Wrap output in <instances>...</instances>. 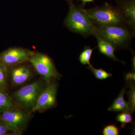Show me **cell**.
<instances>
[{
  "label": "cell",
  "mask_w": 135,
  "mask_h": 135,
  "mask_svg": "<svg viewBox=\"0 0 135 135\" xmlns=\"http://www.w3.org/2000/svg\"><path fill=\"white\" fill-rule=\"evenodd\" d=\"M11 71V81L16 85H20L26 82L32 75L30 69L25 66H16Z\"/></svg>",
  "instance_id": "obj_10"
},
{
  "label": "cell",
  "mask_w": 135,
  "mask_h": 135,
  "mask_svg": "<svg viewBox=\"0 0 135 135\" xmlns=\"http://www.w3.org/2000/svg\"><path fill=\"white\" fill-rule=\"evenodd\" d=\"M128 111H125L119 113L116 117V120L122 124V127H125L127 123H130L133 120L132 115Z\"/></svg>",
  "instance_id": "obj_17"
},
{
  "label": "cell",
  "mask_w": 135,
  "mask_h": 135,
  "mask_svg": "<svg viewBox=\"0 0 135 135\" xmlns=\"http://www.w3.org/2000/svg\"><path fill=\"white\" fill-rule=\"evenodd\" d=\"M127 86L129 88V90L127 92L128 98L129 109V112L133 113L135 110V86L134 81L129 80L127 81Z\"/></svg>",
  "instance_id": "obj_14"
},
{
  "label": "cell",
  "mask_w": 135,
  "mask_h": 135,
  "mask_svg": "<svg viewBox=\"0 0 135 135\" xmlns=\"http://www.w3.org/2000/svg\"><path fill=\"white\" fill-rule=\"evenodd\" d=\"M83 3V4H85V3H86L87 2H94V0H80Z\"/></svg>",
  "instance_id": "obj_22"
},
{
  "label": "cell",
  "mask_w": 135,
  "mask_h": 135,
  "mask_svg": "<svg viewBox=\"0 0 135 135\" xmlns=\"http://www.w3.org/2000/svg\"><path fill=\"white\" fill-rule=\"evenodd\" d=\"M47 83L39 80L26 85L15 92L12 95V99L15 104L30 113Z\"/></svg>",
  "instance_id": "obj_3"
},
{
  "label": "cell",
  "mask_w": 135,
  "mask_h": 135,
  "mask_svg": "<svg viewBox=\"0 0 135 135\" xmlns=\"http://www.w3.org/2000/svg\"><path fill=\"white\" fill-rule=\"evenodd\" d=\"M66 1H67L68 3H70L72 2V0H66Z\"/></svg>",
  "instance_id": "obj_23"
},
{
  "label": "cell",
  "mask_w": 135,
  "mask_h": 135,
  "mask_svg": "<svg viewBox=\"0 0 135 135\" xmlns=\"http://www.w3.org/2000/svg\"><path fill=\"white\" fill-rule=\"evenodd\" d=\"M9 130L5 124L0 121V135H6Z\"/></svg>",
  "instance_id": "obj_20"
},
{
  "label": "cell",
  "mask_w": 135,
  "mask_h": 135,
  "mask_svg": "<svg viewBox=\"0 0 135 135\" xmlns=\"http://www.w3.org/2000/svg\"><path fill=\"white\" fill-rule=\"evenodd\" d=\"M0 115V120L4 123L12 134L20 135L22 134L28 124L30 114L26 111L17 108L3 112Z\"/></svg>",
  "instance_id": "obj_6"
},
{
  "label": "cell",
  "mask_w": 135,
  "mask_h": 135,
  "mask_svg": "<svg viewBox=\"0 0 135 135\" xmlns=\"http://www.w3.org/2000/svg\"><path fill=\"white\" fill-rule=\"evenodd\" d=\"M17 108L13 99L9 96L5 90L0 88V112Z\"/></svg>",
  "instance_id": "obj_13"
},
{
  "label": "cell",
  "mask_w": 135,
  "mask_h": 135,
  "mask_svg": "<svg viewBox=\"0 0 135 135\" xmlns=\"http://www.w3.org/2000/svg\"><path fill=\"white\" fill-rule=\"evenodd\" d=\"M92 34L112 44L114 47L125 46L131 38V34L122 26L95 25Z\"/></svg>",
  "instance_id": "obj_4"
},
{
  "label": "cell",
  "mask_w": 135,
  "mask_h": 135,
  "mask_svg": "<svg viewBox=\"0 0 135 135\" xmlns=\"http://www.w3.org/2000/svg\"><path fill=\"white\" fill-rule=\"evenodd\" d=\"M126 90V88L124 87L122 89L120 93L114 99L112 105L108 108V111L115 112H129L128 103L125 100L124 98Z\"/></svg>",
  "instance_id": "obj_12"
},
{
  "label": "cell",
  "mask_w": 135,
  "mask_h": 135,
  "mask_svg": "<svg viewBox=\"0 0 135 135\" xmlns=\"http://www.w3.org/2000/svg\"><path fill=\"white\" fill-rule=\"evenodd\" d=\"M86 11L89 18L97 26H122L126 23L119 8L112 7L107 3Z\"/></svg>",
  "instance_id": "obj_2"
},
{
  "label": "cell",
  "mask_w": 135,
  "mask_h": 135,
  "mask_svg": "<svg viewBox=\"0 0 135 135\" xmlns=\"http://www.w3.org/2000/svg\"><path fill=\"white\" fill-rule=\"evenodd\" d=\"M87 68L91 71L94 74V76L97 79L103 80L108 79L112 76V74L111 73L107 72L105 70H103L102 68L96 69L92 65L87 66Z\"/></svg>",
  "instance_id": "obj_16"
},
{
  "label": "cell",
  "mask_w": 135,
  "mask_h": 135,
  "mask_svg": "<svg viewBox=\"0 0 135 135\" xmlns=\"http://www.w3.org/2000/svg\"><path fill=\"white\" fill-rule=\"evenodd\" d=\"M119 9L124 16L126 23L134 28L135 23V0H118Z\"/></svg>",
  "instance_id": "obj_9"
},
{
  "label": "cell",
  "mask_w": 135,
  "mask_h": 135,
  "mask_svg": "<svg viewBox=\"0 0 135 135\" xmlns=\"http://www.w3.org/2000/svg\"><path fill=\"white\" fill-rule=\"evenodd\" d=\"M95 37L97 40L98 49L101 54L104 55L114 61L118 60L125 64V63L124 62L120 61L116 57L114 54L115 48L112 44L101 39L99 36H96Z\"/></svg>",
  "instance_id": "obj_11"
},
{
  "label": "cell",
  "mask_w": 135,
  "mask_h": 135,
  "mask_svg": "<svg viewBox=\"0 0 135 135\" xmlns=\"http://www.w3.org/2000/svg\"><path fill=\"white\" fill-rule=\"evenodd\" d=\"M102 133L104 135H118L119 133V130L115 125L111 124L105 126Z\"/></svg>",
  "instance_id": "obj_19"
},
{
  "label": "cell",
  "mask_w": 135,
  "mask_h": 135,
  "mask_svg": "<svg viewBox=\"0 0 135 135\" xmlns=\"http://www.w3.org/2000/svg\"><path fill=\"white\" fill-rule=\"evenodd\" d=\"M96 48L91 49L89 46H85L84 50L80 53L79 57L80 62L84 65H88L89 66L91 65L90 64V59L93 50Z\"/></svg>",
  "instance_id": "obj_15"
},
{
  "label": "cell",
  "mask_w": 135,
  "mask_h": 135,
  "mask_svg": "<svg viewBox=\"0 0 135 135\" xmlns=\"http://www.w3.org/2000/svg\"><path fill=\"white\" fill-rule=\"evenodd\" d=\"M33 51L20 47L10 48L0 53V63L7 67L28 61Z\"/></svg>",
  "instance_id": "obj_8"
},
{
  "label": "cell",
  "mask_w": 135,
  "mask_h": 135,
  "mask_svg": "<svg viewBox=\"0 0 135 135\" xmlns=\"http://www.w3.org/2000/svg\"><path fill=\"white\" fill-rule=\"evenodd\" d=\"M57 88L58 85L55 80L47 83L30 114L36 111L42 112L55 107L57 104Z\"/></svg>",
  "instance_id": "obj_7"
},
{
  "label": "cell",
  "mask_w": 135,
  "mask_h": 135,
  "mask_svg": "<svg viewBox=\"0 0 135 135\" xmlns=\"http://www.w3.org/2000/svg\"><path fill=\"white\" fill-rule=\"evenodd\" d=\"M8 67L0 63V88L5 90L7 86Z\"/></svg>",
  "instance_id": "obj_18"
},
{
  "label": "cell",
  "mask_w": 135,
  "mask_h": 135,
  "mask_svg": "<svg viewBox=\"0 0 135 135\" xmlns=\"http://www.w3.org/2000/svg\"><path fill=\"white\" fill-rule=\"evenodd\" d=\"M28 61L46 83L53 80L59 79L61 77L53 60L45 54L34 52Z\"/></svg>",
  "instance_id": "obj_5"
},
{
  "label": "cell",
  "mask_w": 135,
  "mask_h": 135,
  "mask_svg": "<svg viewBox=\"0 0 135 135\" xmlns=\"http://www.w3.org/2000/svg\"><path fill=\"white\" fill-rule=\"evenodd\" d=\"M70 10L65 20V26L71 31L82 35L92 34L94 25L82 6L69 3Z\"/></svg>",
  "instance_id": "obj_1"
},
{
  "label": "cell",
  "mask_w": 135,
  "mask_h": 135,
  "mask_svg": "<svg viewBox=\"0 0 135 135\" xmlns=\"http://www.w3.org/2000/svg\"><path fill=\"white\" fill-rule=\"evenodd\" d=\"M0 121H1V120H0Z\"/></svg>",
  "instance_id": "obj_24"
},
{
  "label": "cell",
  "mask_w": 135,
  "mask_h": 135,
  "mask_svg": "<svg viewBox=\"0 0 135 135\" xmlns=\"http://www.w3.org/2000/svg\"><path fill=\"white\" fill-rule=\"evenodd\" d=\"M125 78L127 81L129 80H132L135 81V73H130L127 74Z\"/></svg>",
  "instance_id": "obj_21"
}]
</instances>
